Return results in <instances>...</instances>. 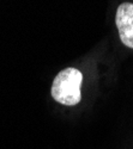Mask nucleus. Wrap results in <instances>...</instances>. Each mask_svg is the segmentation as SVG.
I'll use <instances>...</instances> for the list:
<instances>
[{"mask_svg":"<svg viewBox=\"0 0 133 149\" xmlns=\"http://www.w3.org/2000/svg\"><path fill=\"white\" fill-rule=\"evenodd\" d=\"M115 23L120 40L127 48L133 49V4L122 3L118 7Z\"/></svg>","mask_w":133,"mask_h":149,"instance_id":"nucleus-2","label":"nucleus"},{"mask_svg":"<svg viewBox=\"0 0 133 149\" xmlns=\"http://www.w3.org/2000/svg\"><path fill=\"white\" fill-rule=\"evenodd\" d=\"M82 81L83 74L78 69L73 67L65 68L54 78L51 90L52 97L56 103L63 105H77L82 99Z\"/></svg>","mask_w":133,"mask_h":149,"instance_id":"nucleus-1","label":"nucleus"}]
</instances>
